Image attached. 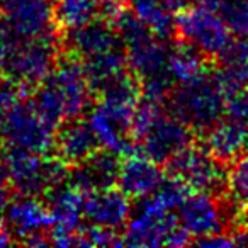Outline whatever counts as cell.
I'll use <instances>...</instances> for the list:
<instances>
[{
    "label": "cell",
    "mask_w": 248,
    "mask_h": 248,
    "mask_svg": "<svg viewBox=\"0 0 248 248\" xmlns=\"http://www.w3.org/2000/svg\"><path fill=\"white\" fill-rule=\"evenodd\" d=\"M192 135L182 119L165 109V102L141 95L131 126L133 141L140 152L158 163H167L192 143Z\"/></svg>",
    "instance_id": "277c9868"
},
{
    "label": "cell",
    "mask_w": 248,
    "mask_h": 248,
    "mask_svg": "<svg viewBox=\"0 0 248 248\" xmlns=\"http://www.w3.org/2000/svg\"><path fill=\"white\" fill-rule=\"evenodd\" d=\"M11 184H9V179H7V173H5V169H4V163L0 160V216L4 213L5 206H7L9 199H11Z\"/></svg>",
    "instance_id": "83f0119b"
},
{
    "label": "cell",
    "mask_w": 248,
    "mask_h": 248,
    "mask_svg": "<svg viewBox=\"0 0 248 248\" xmlns=\"http://www.w3.org/2000/svg\"><path fill=\"white\" fill-rule=\"evenodd\" d=\"M226 192L238 206H248V155L238 156L226 172Z\"/></svg>",
    "instance_id": "cb8c5ba5"
},
{
    "label": "cell",
    "mask_w": 248,
    "mask_h": 248,
    "mask_svg": "<svg viewBox=\"0 0 248 248\" xmlns=\"http://www.w3.org/2000/svg\"><path fill=\"white\" fill-rule=\"evenodd\" d=\"M189 192L177 180L169 179L148 197L140 199L123 234V245L131 247H184L192 243L179 219V204Z\"/></svg>",
    "instance_id": "6da1fadb"
},
{
    "label": "cell",
    "mask_w": 248,
    "mask_h": 248,
    "mask_svg": "<svg viewBox=\"0 0 248 248\" xmlns=\"http://www.w3.org/2000/svg\"><path fill=\"white\" fill-rule=\"evenodd\" d=\"M175 32L180 36V41L196 48L206 58H217L233 39L219 11L201 4L196 7L189 5L177 16Z\"/></svg>",
    "instance_id": "30bf717a"
},
{
    "label": "cell",
    "mask_w": 248,
    "mask_h": 248,
    "mask_svg": "<svg viewBox=\"0 0 248 248\" xmlns=\"http://www.w3.org/2000/svg\"><path fill=\"white\" fill-rule=\"evenodd\" d=\"M68 49L93 90H102L129 72L123 41L114 24L102 19L68 31Z\"/></svg>",
    "instance_id": "7a4b0ae2"
},
{
    "label": "cell",
    "mask_w": 248,
    "mask_h": 248,
    "mask_svg": "<svg viewBox=\"0 0 248 248\" xmlns=\"http://www.w3.org/2000/svg\"><path fill=\"white\" fill-rule=\"evenodd\" d=\"M99 19H106L102 0H56V26L66 32L83 28Z\"/></svg>",
    "instance_id": "7402d4cb"
},
{
    "label": "cell",
    "mask_w": 248,
    "mask_h": 248,
    "mask_svg": "<svg viewBox=\"0 0 248 248\" xmlns=\"http://www.w3.org/2000/svg\"><path fill=\"white\" fill-rule=\"evenodd\" d=\"M56 129L31 99H22L0 124V140L7 148L48 153L53 150Z\"/></svg>",
    "instance_id": "ba28073f"
},
{
    "label": "cell",
    "mask_w": 248,
    "mask_h": 248,
    "mask_svg": "<svg viewBox=\"0 0 248 248\" xmlns=\"http://www.w3.org/2000/svg\"><path fill=\"white\" fill-rule=\"evenodd\" d=\"M83 196L85 192L68 182V179L48 194L49 214H51V234L49 240L58 247H70V240L83 223Z\"/></svg>",
    "instance_id": "4fadbf2b"
},
{
    "label": "cell",
    "mask_w": 248,
    "mask_h": 248,
    "mask_svg": "<svg viewBox=\"0 0 248 248\" xmlns=\"http://www.w3.org/2000/svg\"><path fill=\"white\" fill-rule=\"evenodd\" d=\"M131 12L158 38L167 39L175 32L177 16L190 5V0H128Z\"/></svg>",
    "instance_id": "ffe728a7"
},
{
    "label": "cell",
    "mask_w": 248,
    "mask_h": 248,
    "mask_svg": "<svg viewBox=\"0 0 248 248\" xmlns=\"http://www.w3.org/2000/svg\"><path fill=\"white\" fill-rule=\"evenodd\" d=\"M219 14L234 38L248 39V0H230Z\"/></svg>",
    "instance_id": "d4e9b609"
},
{
    "label": "cell",
    "mask_w": 248,
    "mask_h": 248,
    "mask_svg": "<svg viewBox=\"0 0 248 248\" xmlns=\"http://www.w3.org/2000/svg\"><path fill=\"white\" fill-rule=\"evenodd\" d=\"M92 87L75 58L58 62L45 80L36 85L32 104L58 128L60 124L80 117L92 102Z\"/></svg>",
    "instance_id": "3957f363"
},
{
    "label": "cell",
    "mask_w": 248,
    "mask_h": 248,
    "mask_svg": "<svg viewBox=\"0 0 248 248\" xmlns=\"http://www.w3.org/2000/svg\"><path fill=\"white\" fill-rule=\"evenodd\" d=\"M216 60V75L224 92L248 85V39H231Z\"/></svg>",
    "instance_id": "44dd1931"
},
{
    "label": "cell",
    "mask_w": 248,
    "mask_h": 248,
    "mask_svg": "<svg viewBox=\"0 0 248 248\" xmlns=\"http://www.w3.org/2000/svg\"><path fill=\"white\" fill-rule=\"evenodd\" d=\"M167 175L189 190L219 194L226 190V170L204 146L190 143L165 163Z\"/></svg>",
    "instance_id": "9c48e42d"
},
{
    "label": "cell",
    "mask_w": 248,
    "mask_h": 248,
    "mask_svg": "<svg viewBox=\"0 0 248 248\" xmlns=\"http://www.w3.org/2000/svg\"><path fill=\"white\" fill-rule=\"evenodd\" d=\"M247 133L248 124L221 117L206 131L202 146L221 163L233 162L247 148Z\"/></svg>",
    "instance_id": "d6986e66"
},
{
    "label": "cell",
    "mask_w": 248,
    "mask_h": 248,
    "mask_svg": "<svg viewBox=\"0 0 248 248\" xmlns=\"http://www.w3.org/2000/svg\"><path fill=\"white\" fill-rule=\"evenodd\" d=\"M22 99H24L22 87L0 77V124Z\"/></svg>",
    "instance_id": "4316f807"
},
{
    "label": "cell",
    "mask_w": 248,
    "mask_h": 248,
    "mask_svg": "<svg viewBox=\"0 0 248 248\" xmlns=\"http://www.w3.org/2000/svg\"><path fill=\"white\" fill-rule=\"evenodd\" d=\"M0 24L31 38H56L51 0H0Z\"/></svg>",
    "instance_id": "7c38bea8"
},
{
    "label": "cell",
    "mask_w": 248,
    "mask_h": 248,
    "mask_svg": "<svg viewBox=\"0 0 248 248\" xmlns=\"http://www.w3.org/2000/svg\"><path fill=\"white\" fill-rule=\"evenodd\" d=\"M224 116L248 124V85L224 92Z\"/></svg>",
    "instance_id": "484cf974"
},
{
    "label": "cell",
    "mask_w": 248,
    "mask_h": 248,
    "mask_svg": "<svg viewBox=\"0 0 248 248\" xmlns=\"http://www.w3.org/2000/svg\"><path fill=\"white\" fill-rule=\"evenodd\" d=\"M56 38H31L0 24V77L36 87L58 63Z\"/></svg>",
    "instance_id": "5b68a950"
},
{
    "label": "cell",
    "mask_w": 248,
    "mask_h": 248,
    "mask_svg": "<svg viewBox=\"0 0 248 248\" xmlns=\"http://www.w3.org/2000/svg\"><path fill=\"white\" fill-rule=\"evenodd\" d=\"M247 148H248V133H247Z\"/></svg>",
    "instance_id": "f546056e"
},
{
    "label": "cell",
    "mask_w": 248,
    "mask_h": 248,
    "mask_svg": "<svg viewBox=\"0 0 248 248\" xmlns=\"http://www.w3.org/2000/svg\"><path fill=\"white\" fill-rule=\"evenodd\" d=\"M177 214L182 228L192 238V243L201 238L221 233L226 224V216L221 206L213 194L207 192L189 190L179 204Z\"/></svg>",
    "instance_id": "5bb4252c"
},
{
    "label": "cell",
    "mask_w": 248,
    "mask_h": 248,
    "mask_svg": "<svg viewBox=\"0 0 248 248\" xmlns=\"http://www.w3.org/2000/svg\"><path fill=\"white\" fill-rule=\"evenodd\" d=\"M228 2H230V0H197V4L206 5V7L214 9V11H221Z\"/></svg>",
    "instance_id": "f1b7e54d"
},
{
    "label": "cell",
    "mask_w": 248,
    "mask_h": 248,
    "mask_svg": "<svg viewBox=\"0 0 248 248\" xmlns=\"http://www.w3.org/2000/svg\"><path fill=\"white\" fill-rule=\"evenodd\" d=\"M2 217L11 234L17 236L21 243L31 247L51 243V214L48 204L38 196L17 194L16 197H11Z\"/></svg>",
    "instance_id": "8fae6325"
},
{
    "label": "cell",
    "mask_w": 248,
    "mask_h": 248,
    "mask_svg": "<svg viewBox=\"0 0 248 248\" xmlns=\"http://www.w3.org/2000/svg\"><path fill=\"white\" fill-rule=\"evenodd\" d=\"M207 58L187 43L169 46V72L173 82L184 83L207 72Z\"/></svg>",
    "instance_id": "603a6c76"
},
{
    "label": "cell",
    "mask_w": 248,
    "mask_h": 248,
    "mask_svg": "<svg viewBox=\"0 0 248 248\" xmlns=\"http://www.w3.org/2000/svg\"><path fill=\"white\" fill-rule=\"evenodd\" d=\"M11 187L26 196H48L55 187L68 179V165L56 155L28 150L7 148L2 156Z\"/></svg>",
    "instance_id": "52a82bcc"
},
{
    "label": "cell",
    "mask_w": 248,
    "mask_h": 248,
    "mask_svg": "<svg viewBox=\"0 0 248 248\" xmlns=\"http://www.w3.org/2000/svg\"><path fill=\"white\" fill-rule=\"evenodd\" d=\"M119 179L117 187L129 199H143L148 197L165 182V172L160 163L152 156L145 155L138 148L128 155L121 156Z\"/></svg>",
    "instance_id": "2e32d148"
},
{
    "label": "cell",
    "mask_w": 248,
    "mask_h": 248,
    "mask_svg": "<svg viewBox=\"0 0 248 248\" xmlns=\"http://www.w3.org/2000/svg\"><path fill=\"white\" fill-rule=\"evenodd\" d=\"M119 167L121 156L117 153L106 148L97 150L85 162L72 167L73 173L68 175V182H72L83 192L116 187L119 179Z\"/></svg>",
    "instance_id": "ac0fdd59"
},
{
    "label": "cell",
    "mask_w": 248,
    "mask_h": 248,
    "mask_svg": "<svg viewBox=\"0 0 248 248\" xmlns=\"http://www.w3.org/2000/svg\"><path fill=\"white\" fill-rule=\"evenodd\" d=\"M131 213L129 197L119 187L93 189L83 196V221L87 224L119 233L126 228Z\"/></svg>",
    "instance_id": "9a60e30c"
},
{
    "label": "cell",
    "mask_w": 248,
    "mask_h": 248,
    "mask_svg": "<svg viewBox=\"0 0 248 248\" xmlns=\"http://www.w3.org/2000/svg\"><path fill=\"white\" fill-rule=\"evenodd\" d=\"M99 148L100 145L90 128L89 121L77 117L60 124L56 129L53 150L65 165H78L85 162L89 156H92Z\"/></svg>",
    "instance_id": "e0dca14e"
},
{
    "label": "cell",
    "mask_w": 248,
    "mask_h": 248,
    "mask_svg": "<svg viewBox=\"0 0 248 248\" xmlns=\"http://www.w3.org/2000/svg\"><path fill=\"white\" fill-rule=\"evenodd\" d=\"M167 100L170 112L192 131L206 133L224 116V89L216 72L209 70L194 80L177 83Z\"/></svg>",
    "instance_id": "8992f818"
},
{
    "label": "cell",
    "mask_w": 248,
    "mask_h": 248,
    "mask_svg": "<svg viewBox=\"0 0 248 248\" xmlns=\"http://www.w3.org/2000/svg\"><path fill=\"white\" fill-rule=\"evenodd\" d=\"M247 209H248V206H247Z\"/></svg>",
    "instance_id": "4dcf8cb0"
}]
</instances>
